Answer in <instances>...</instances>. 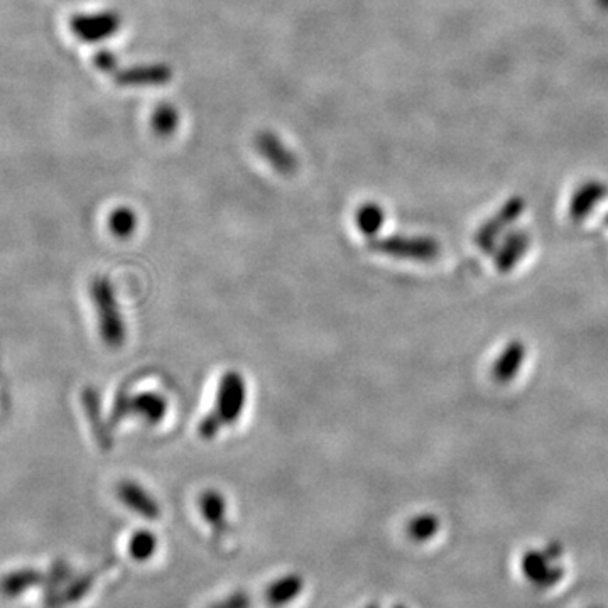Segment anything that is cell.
Here are the masks:
<instances>
[{"label": "cell", "mask_w": 608, "mask_h": 608, "mask_svg": "<svg viewBox=\"0 0 608 608\" xmlns=\"http://www.w3.org/2000/svg\"><path fill=\"white\" fill-rule=\"evenodd\" d=\"M247 402V384L240 372L228 370L218 384L217 401L212 413H208L198 424V435L203 440L217 438L223 426H232L244 413Z\"/></svg>", "instance_id": "6da1fadb"}, {"label": "cell", "mask_w": 608, "mask_h": 608, "mask_svg": "<svg viewBox=\"0 0 608 608\" xmlns=\"http://www.w3.org/2000/svg\"><path fill=\"white\" fill-rule=\"evenodd\" d=\"M90 298L97 310L98 332L105 345L120 348L127 337V325L115 296L114 286L107 277H95L90 284Z\"/></svg>", "instance_id": "7a4b0ae2"}, {"label": "cell", "mask_w": 608, "mask_h": 608, "mask_svg": "<svg viewBox=\"0 0 608 608\" xmlns=\"http://www.w3.org/2000/svg\"><path fill=\"white\" fill-rule=\"evenodd\" d=\"M370 249L382 256L411 262H433L440 257V242L424 235H391L384 239H372Z\"/></svg>", "instance_id": "3957f363"}, {"label": "cell", "mask_w": 608, "mask_h": 608, "mask_svg": "<svg viewBox=\"0 0 608 608\" xmlns=\"http://www.w3.org/2000/svg\"><path fill=\"white\" fill-rule=\"evenodd\" d=\"M166 413H168V401L158 392L129 394L127 391H120L115 399L110 424L117 426L127 416H136L149 426H156L163 421Z\"/></svg>", "instance_id": "277c9868"}, {"label": "cell", "mask_w": 608, "mask_h": 608, "mask_svg": "<svg viewBox=\"0 0 608 608\" xmlns=\"http://www.w3.org/2000/svg\"><path fill=\"white\" fill-rule=\"evenodd\" d=\"M526 208V201L521 196H512L505 201L504 205L482 223L475 234V244L484 254H494L499 240L505 234V230L519 220Z\"/></svg>", "instance_id": "5b68a950"}, {"label": "cell", "mask_w": 608, "mask_h": 608, "mask_svg": "<svg viewBox=\"0 0 608 608\" xmlns=\"http://www.w3.org/2000/svg\"><path fill=\"white\" fill-rule=\"evenodd\" d=\"M70 28L83 43H102L119 33L122 17L115 11L85 12L71 19Z\"/></svg>", "instance_id": "8992f818"}, {"label": "cell", "mask_w": 608, "mask_h": 608, "mask_svg": "<svg viewBox=\"0 0 608 608\" xmlns=\"http://www.w3.org/2000/svg\"><path fill=\"white\" fill-rule=\"evenodd\" d=\"M257 152L277 173L293 174L298 169V159L288 144L271 131H262L256 137Z\"/></svg>", "instance_id": "52a82bcc"}, {"label": "cell", "mask_w": 608, "mask_h": 608, "mask_svg": "<svg viewBox=\"0 0 608 608\" xmlns=\"http://www.w3.org/2000/svg\"><path fill=\"white\" fill-rule=\"evenodd\" d=\"M114 76L122 87H161L171 82L173 70L164 63H144L120 68Z\"/></svg>", "instance_id": "ba28073f"}, {"label": "cell", "mask_w": 608, "mask_h": 608, "mask_svg": "<svg viewBox=\"0 0 608 608\" xmlns=\"http://www.w3.org/2000/svg\"><path fill=\"white\" fill-rule=\"evenodd\" d=\"M531 245V237L524 230H512L499 242L494 252L495 269L500 274H509L514 271L519 262L526 256Z\"/></svg>", "instance_id": "9c48e42d"}, {"label": "cell", "mask_w": 608, "mask_h": 608, "mask_svg": "<svg viewBox=\"0 0 608 608\" xmlns=\"http://www.w3.org/2000/svg\"><path fill=\"white\" fill-rule=\"evenodd\" d=\"M526 355L527 348L521 340H512L507 343L492 365V379L500 386L511 384L512 380L516 379L521 372Z\"/></svg>", "instance_id": "30bf717a"}, {"label": "cell", "mask_w": 608, "mask_h": 608, "mask_svg": "<svg viewBox=\"0 0 608 608\" xmlns=\"http://www.w3.org/2000/svg\"><path fill=\"white\" fill-rule=\"evenodd\" d=\"M549 563L551 558L546 551H529L524 554L521 561L522 573L527 580H531L538 587H553L554 583H558L563 578V570L558 566L551 568Z\"/></svg>", "instance_id": "8fae6325"}, {"label": "cell", "mask_w": 608, "mask_h": 608, "mask_svg": "<svg viewBox=\"0 0 608 608\" xmlns=\"http://www.w3.org/2000/svg\"><path fill=\"white\" fill-rule=\"evenodd\" d=\"M608 188L605 183L590 180L576 188L570 200V217L573 222L580 223L598 207V203L607 196Z\"/></svg>", "instance_id": "7c38bea8"}, {"label": "cell", "mask_w": 608, "mask_h": 608, "mask_svg": "<svg viewBox=\"0 0 608 608\" xmlns=\"http://www.w3.org/2000/svg\"><path fill=\"white\" fill-rule=\"evenodd\" d=\"M120 502L127 505L131 511L146 519H156L159 516V505L154 497L142 485L132 480H125L117 487Z\"/></svg>", "instance_id": "4fadbf2b"}, {"label": "cell", "mask_w": 608, "mask_h": 608, "mask_svg": "<svg viewBox=\"0 0 608 608\" xmlns=\"http://www.w3.org/2000/svg\"><path fill=\"white\" fill-rule=\"evenodd\" d=\"M384 223H386V212L374 201H367L355 213V225L359 228L360 234L370 239H374L375 235L379 234Z\"/></svg>", "instance_id": "5bb4252c"}, {"label": "cell", "mask_w": 608, "mask_h": 608, "mask_svg": "<svg viewBox=\"0 0 608 608\" xmlns=\"http://www.w3.org/2000/svg\"><path fill=\"white\" fill-rule=\"evenodd\" d=\"M41 583V575L34 570L12 571L0 580V593L7 598L19 597Z\"/></svg>", "instance_id": "9a60e30c"}, {"label": "cell", "mask_w": 608, "mask_h": 608, "mask_svg": "<svg viewBox=\"0 0 608 608\" xmlns=\"http://www.w3.org/2000/svg\"><path fill=\"white\" fill-rule=\"evenodd\" d=\"M151 122L152 129L158 136H173L174 132L178 131V127H180V110L171 104L158 105V109L154 110V114H152Z\"/></svg>", "instance_id": "2e32d148"}, {"label": "cell", "mask_w": 608, "mask_h": 608, "mask_svg": "<svg viewBox=\"0 0 608 608\" xmlns=\"http://www.w3.org/2000/svg\"><path fill=\"white\" fill-rule=\"evenodd\" d=\"M137 223H139V218L131 208H115L114 212L110 213V232L119 239H129L131 235H134L137 230Z\"/></svg>", "instance_id": "e0dca14e"}, {"label": "cell", "mask_w": 608, "mask_h": 608, "mask_svg": "<svg viewBox=\"0 0 608 608\" xmlns=\"http://www.w3.org/2000/svg\"><path fill=\"white\" fill-rule=\"evenodd\" d=\"M438 531H440V519L433 514L414 517L408 526L409 538L414 539L416 543H426L428 539L435 538Z\"/></svg>", "instance_id": "ac0fdd59"}, {"label": "cell", "mask_w": 608, "mask_h": 608, "mask_svg": "<svg viewBox=\"0 0 608 608\" xmlns=\"http://www.w3.org/2000/svg\"><path fill=\"white\" fill-rule=\"evenodd\" d=\"M200 509L208 522L220 524L225 517V499L217 490H207L200 497Z\"/></svg>", "instance_id": "d6986e66"}, {"label": "cell", "mask_w": 608, "mask_h": 608, "mask_svg": "<svg viewBox=\"0 0 608 608\" xmlns=\"http://www.w3.org/2000/svg\"><path fill=\"white\" fill-rule=\"evenodd\" d=\"M87 411L88 418L92 421L93 428H95V433H97V440L102 448H110V438L109 433L105 431L104 424L100 421V404H98L97 394H93L92 391H88L87 394Z\"/></svg>", "instance_id": "ffe728a7"}, {"label": "cell", "mask_w": 608, "mask_h": 608, "mask_svg": "<svg viewBox=\"0 0 608 608\" xmlns=\"http://www.w3.org/2000/svg\"><path fill=\"white\" fill-rule=\"evenodd\" d=\"M154 548H156V538L152 536L151 532H137L136 536L132 538L131 553L134 558H139V560L149 558Z\"/></svg>", "instance_id": "44dd1931"}, {"label": "cell", "mask_w": 608, "mask_h": 608, "mask_svg": "<svg viewBox=\"0 0 608 608\" xmlns=\"http://www.w3.org/2000/svg\"><path fill=\"white\" fill-rule=\"evenodd\" d=\"M93 63H95L98 70L104 71V73H112V75H115V73L120 70L119 58H117L112 51H107V49L98 51L97 56L93 58Z\"/></svg>", "instance_id": "7402d4cb"}, {"label": "cell", "mask_w": 608, "mask_h": 608, "mask_svg": "<svg viewBox=\"0 0 608 608\" xmlns=\"http://www.w3.org/2000/svg\"><path fill=\"white\" fill-rule=\"evenodd\" d=\"M602 11L608 12V0H595Z\"/></svg>", "instance_id": "603a6c76"}, {"label": "cell", "mask_w": 608, "mask_h": 608, "mask_svg": "<svg viewBox=\"0 0 608 608\" xmlns=\"http://www.w3.org/2000/svg\"><path fill=\"white\" fill-rule=\"evenodd\" d=\"M605 222H607V225H608V215H607V218H605Z\"/></svg>", "instance_id": "cb8c5ba5"}]
</instances>
